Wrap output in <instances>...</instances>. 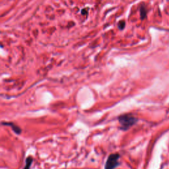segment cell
I'll use <instances>...</instances> for the list:
<instances>
[{
	"instance_id": "cell-1",
	"label": "cell",
	"mask_w": 169,
	"mask_h": 169,
	"mask_svg": "<svg viewBox=\"0 0 169 169\" xmlns=\"http://www.w3.org/2000/svg\"><path fill=\"white\" fill-rule=\"evenodd\" d=\"M119 123L120 124V127L122 130H127L131 127L132 126L135 124L137 120L130 114H125L120 116L119 118Z\"/></svg>"
},
{
	"instance_id": "cell-6",
	"label": "cell",
	"mask_w": 169,
	"mask_h": 169,
	"mask_svg": "<svg viewBox=\"0 0 169 169\" xmlns=\"http://www.w3.org/2000/svg\"><path fill=\"white\" fill-rule=\"evenodd\" d=\"M145 9L143 8V7H142L141 8V16H142V18L143 19L144 17H145V15H146V11H145Z\"/></svg>"
},
{
	"instance_id": "cell-3",
	"label": "cell",
	"mask_w": 169,
	"mask_h": 169,
	"mask_svg": "<svg viewBox=\"0 0 169 169\" xmlns=\"http://www.w3.org/2000/svg\"><path fill=\"white\" fill-rule=\"evenodd\" d=\"M33 159L31 157H28L26 159V165L23 169H30L31 164L32 163Z\"/></svg>"
},
{
	"instance_id": "cell-5",
	"label": "cell",
	"mask_w": 169,
	"mask_h": 169,
	"mask_svg": "<svg viewBox=\"0 0 169 169\" xmlns=\"http://www.w3.org/2000/svg\"><path fill=\"white\" fill-rule=\"evenodd\" d=\"M118 28L120 29H121V30H122V29H124V27H125V22L123 21H120L118 24Z\"/></svg>"
},
{
	"instance_id": "cell-2",
	"label": "cell",
	"mask_w": 169,
	"mask_h": 169,
	"mask_svg": "<svg viewBox=\"0 0 169 169\" xmlns=\"http://www.w3.org/2000/svg\"><path fill=\"white\" fill-rule=\"evenodd\" d=\"M120 155L119 153H113L108 157L105 164V169H115L120 165L119 159Z\"/></svg>"
},
{
	"instance_id": "cell-4",
	"label": "cell",
	"mask_w": 169,
	"mask_h": 169,
	"mask_svg": "<svg viewBox=\"0 0 169 169\" xmlns=\"http://www.w3.org/2000/svg\"><path fill=\"white\" fill-rule=\"evenodd\" d=\"M3 124L10 126L11 127H12L13 130L16 133H17V134H19V133H21V129H20L19 127H18L17 126H15V124H12V123H9V124H7V123L5 124H5Z\"/></svg>"
}]
</instances>
